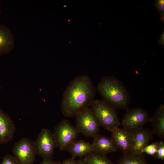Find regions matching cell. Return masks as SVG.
Listing matches in <instances>:
<instances>
[{
	"label": "cell",
	"mask_w": 164,
	"mask_h": 164,
	"mask_svg": "<svg viewBox=\"0 0 164 164\" xmlns=\"http://www.w3.org/2000/svg\"><path fill=\"white\" fill-rule=\"evenodd\" d=\"M95 95V87L89 76L84 74L75 77L63 93L61 107L62 113L66 117L75 116L90 108Z\"/></svg>",
	"instance_id": "cell-1"
},
{
	"label": "cell",
	"mask_w": 164,
	"mask_h": 164,
	"mask_svg": "<svg viewBox=\"0 0 164 164\" xmlns=\"http://www.w3.org/2000/svg\"><path fill=\"white\" fill-rule=\"evenodd\" d=\"M101 99L115 109L128 110L130 96L123 84L113 76L103 77L97 86Z\"/></svg>",
	"instance_id": "cell-2"
},
{
	"label": "cell",
	"mask_w": 164,
	"mask_h": 164,
	"mask_svg": "<svg viewBox=\"0 0 164 164\" xmlns=\"http://www.w3.org/2000/svg\"><path fill=\"white\" fill-rule=\"evenodd\" d=\"M90 108L100 125L108 131L120 125L116 109L102 99H94Z\"/></svg>",
	"instance_id": "cell-3"
},
{
	"label": "cell",
	"mask_w": 164,
	"mask_h": 164,
	"mask_svg": "<svg viewBox=\"0 0 164 164\" xmlns=\"http://www.w3.org/2000/svg\"><path fill=\"white\" fill-rule=\"evenodd\" d=\"M78 133L75 127L68 120H62L56 126L53 133L57 147L61 151L67 150L76 140Z\"/></svg>",
	"instance_id": "cell-4"
},
{
	"label": "cell",
	"mask_w": 164,
	"mask_h": 164,
	"mask_svg": "<svg viewBox=\"0 0 164 164\" xmlns=\"http://www.w3.org/2000/svg\"><path fill=\"white\" fill-rule=\"evenodd\" d=\"M75 117V127L79 133L93 138L99 134L100 125L90 108L80 112Z\"/></svg>",
	"instance_id": "cell-5"
},
{
	"label": "cell",
	"mask_w": 164,
	"mask_h": 164,
	"mask_svg": "<svg viewBox=\"0 0 164 164\" xmlns=\"http://www.w3.org/2000/svg\"><path fill=\"white\" fill-rule=\"evenodd\" d=\"M151 117L148 112L140 107L127 110L120 122L123 128L132 131L143 127V125L151 122Z\"/></svg>",
	"instance_id": "cell-6"
},
{
	"label": "cell",
	"mask_w": 164,
	"mask_h": 164,
	"mask_svg": "<svg viewBox=\"0 0 164 164\" xmlns=\"http://www.w3.org/2000/svg\"><path fill=\"white\" fill-rule=\"evenodd\" d=\"M12 151L19 164H33L35 161V142L29 138H24L16 142Z\"/></svg>",
	"instance_id": "cell-7"
},
{
	"label": "cell",
	"mask_w": 164,
	"mask_h": 164,
	"mask_svg": "<svg viewBox=\"0 0 164 164\" xmlns=\"http://www.w3.org/2000/svg\"><path fill=\"white\" fill-rule=\"evenodd\" d=\"M36 154L43 159H52L57 147L53 134L48 129H43L35 142Z\"/></svg>",
	"instance_id": "cell-8"
},
{
	"label": "cell",
	"mask_w": 164,
	"mask_h": 164,
	"mask_svg": "<svg viewBox=\"0 0 164 164\" xmlns=\"http://www.w3.org/2000/svg\"><path fill=\"white\" fill-rule=\"evenodd\" d=\"M131 131L132 142L130 152L133 154H143V149L153 138L152 131L142 127Z\"/></svg>",
	"instance_id": "cell-9"
},
{
	"label": "cell",
	"mask_w": 164,
	"mask_h": 164,
	"mask_svg": "<svg viewBox=\"0 0 164 164\" xmlns=\"http://www.w3.org/2000/svg\"><path fill=\"white\" fill-rule=\"evenodd\" d=\"M111 132V139L117 148L121 150L123 154L130 152L132 142L131 132L118 127Z\"/></svg>",
	"instance_id": "cell-10"
},
{
	"label": "cell",
	"mask_w": 164,
	"mask_h": 164,
	"mask_svg": "<svg viewBox=\"0 0 164 164\" xmlns=\"http://www.w3.org/2000/svg\"><path fill=\"white\" fill-rule=\"evenodd\" d=\"M15 130V125L11 117L0 109V144H6L11 140Z\"/></svg>",
	"instance_id": "cell-11"
},
{
	"label": "cell",
	"mask_w": 164,
	"mask_h": 164,
	"mask_svg": "<svg viewBox=\"0 0 164 164\" xmlns=\"http://www.w3.org/2000/svg\"><path fill=\"white\" fill-rule=\"evenodd\" d=\"M93 138L92 144L94 152L106 155L108 153L116 152L118 149L111 138L99 134Z\"/></svg>",
	"instance_id": "cell-12"
},
{
	"label": "cell",
	"mask_w": 164,
	"mask_h": 164,
	"mask_svg": "<svg viewBox=\"0 0 164 164\" xmlns=\"http://www.w3.org/2000/svg\"><path fill=\"white\" fill-rule=\"evenodd\" d=\"M13 34L6 26L0 25V56L11 51L14 46Z\"/></svg>",
	"instance_id": "cell-13"
},
{
	"label": "cell",
	"mask_w": 164,
	"mask_h": 164,
	"mask_svg": "<svg viewBox=\"0 0 164 164\" xmlns=\"http://www.w3.org/2000/svg\"><path fill=\"white\" fill-rule=\"evenodd\" d=\"M68 152L71 155L72 158H80L94 152L92 144L87 142L83 140H75L67 148Z\"/></svg>",
	"instance_id": "cell-14"
},
{
	"label": "cell",
	"mask_w": 164,
	"mask_h": 164,
	"mask_svg": "<svg viewBox=\"0 0 164 164\" xmlns=\"http://www.w3.org/2000/svg\"><path fill=\"white\" fill-rule=\"evenodd\" d=\"M154 134L164 138V105L161 104L154 112L151 122Z\"/></svg>",
	"instance_id": "cell-15"
},
{
	"label": "cell",
	"mask_w": 164,
	"mask_h": 164,
	"mask_svg": "<svg viewBox=\"0 0 164 164\" xmlns=\"http://www.w3.org/2000/svg\"><path fill=\"white\" fill-rule=\"evenodd\" d=\"M123 154L116 164H150L143 154H133L129 152Z\"/></svg>",
	"instance_id": "cell-16"
},
{
	"label": "cell",
	"mask_w": 164,
	"mask_h": 164,
	"mask_svg": "<svg viewBox=\"0 0 164 164\" xmlns=\"http://www.w3.org/2000/svg\"><path fill=\"white\" fill-rule=\"evenodd\" d=\"M86 164H115L106 155L93 152L83 157Z\"/></svg>",
	"instance_id": "cell-17"
},
{
	"label": "cell",
	"mask_w": 164,
	"mask_h": 164,
	"mask_svg": "<svg viewBox=\"0 0 164 164\" xmlns=\"http://www.w3.org/2000/svg\"><path fill=\"white\" fill-rule=\"evenodd\" d=\"M158 146V142L152 143L148 145L143 149L142 153H145L147 154L152 156H154L156 154Z\"/></svg>",
	"instance_id": "cell-18"
},
{
	"label": "cell",
	"mask_w": 164,
	"mask_h": 164,
	"mask_svg": "<svg viewBox=\"0 0 164 164\" xmlns=\"http://www.w3.org/2000/svg\"><path fill=\"white\" fill-rule=\"evenodd\" d=\"M160 17V20L164 23V0H156L154 5Z\"/></svg>",
	"instance_id": "cell-19"
},
{
	"label": "cell",
	"mask_w": 164,
	"mask_h": 164,
	"mask_svg": "<svg viewBox=\"0 0 164 164\" xmlns=\"http://www.w3.org/2000/svg\"><path fill=\"white\" fill-rule=\"evenodd\" d=\"M154 156L156 158L164 160V143L163 142H158L157 151Z\"/></svg>",
	"instance_id": "cell-20"
},
{
	"label": "cell",
	"mask_w": 164,
	"mask_h": 164,
	"mask_svg": "<svg viewBox=\"0 0 164 164\" xmlns=\"http://www.w3.org/2000/svg\"><path fill=\"white\" fill-rule=\"evenodd\" d=\"M0 164H19L14 156L10 154L4 156L2 162Z\"/></svg>",
	"instance_id": "cell-21"
},
{
	"label": "cell",
	"mask_w": 164,
	"mask_h": 164,
	"mask_svg": "<svg viewBox=\"0 0 164 164\" xmlns=\"http://www.w3.org/2000/svg\"><path fill=\"white\" fill-rule=\"evenodd\" d=\"M60 164H78L75 158H71L64 160Z\"/></svg>",
	"instance_id": "cell-22"
},
{
	"label": "cell",
	"mask_w": 164,
	"mask_h": 164,
	"mask_svg": "<svg viewBox=\"0 0 164 164\" xmlns=\"http://www.w3.org/2000/svg\"><path fill=\"white\" fill-rule=\"evenodd\" d=\"M59 162L53 161L52 159H43V161L40 164H60Z\"/></svg>",
	"instance_id": "cell-23"
},
{
	"label": "cell",
	"mask_w": 164,
	"mask_h": 164,
	"mask_svg": "<svg viewBox=\"0 0 164 164\" xmlns=\"http://www.w3.org/2000/svg\"><path fill=\"white\" fill-rule=\"evenodd\" d=\"M159 44L164 47V31L161 35L160 39L158 40Z\"/></svg>",
	"instance_id": "cell-24"
},
{
	"label": "cell",
	"mask_w": 164,
	"mask_h": 164,
	"mask_svg": "<svg viewBox=\"0 0 164 164\" xmlns=\"http://www.w3.org/2000/svg\"><path fill=\"white\" fill-rule=\"evenodd\" d=\"M78 164H86L82 159L77 160Z\"/></svg>",
	"instance_id": "cell-25"
},
{
	"label": "cell",
	"mask_w": 164,
	"mask_h": 164,
	"mask_svg": "<svg viewBox=\"0 0 164 164\" xmlns=\"http://www.w3.org/2000/svg\"><path fill=\"white\" fill-rule=\"evenodd\" d=\"M1 5V2L0 1V15L1 14V10H0Z\"/></svg>",
	"instance_id": "cell-26"
}]
</instances>
